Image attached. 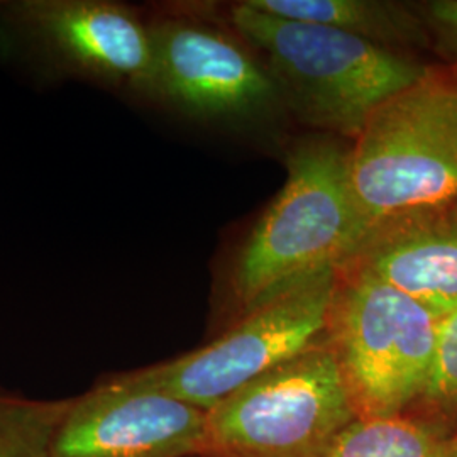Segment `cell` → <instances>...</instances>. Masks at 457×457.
I'll use <instances>...</instances> for the list:
<instances>
[{"label":"cell","mask_w":457,"mask_h":457,"mask_svg":"<svg viewBox=\"0 0 457 457\" xmlns=\"http://www.w3.org/2000/svg\"><path fill=\"white\" fill-rule=\"evenodd\" d=\"M354 141L349 175L364 237L457 209V63L428 66Z\"/></svg>","instance_id":"1"},{"label":"cell","mask_w":457,"mask_h":457,"mask_svg":"<svg viewBox=\"0 0 457 457\" xmlns=\"http://www.w3.org/2000/svg\"><path fill=\"white\" fill-rule=\"evenodd\" d=\"M228 24L266 58L281 102L312 128L356 139L376 109L430 65L322 24L266 14L245 2Z\"/></svg>","instance_id":"2"},{"label":"cell","mask_w":457,"mask_h":457,"mask_svg":"<svg viewBox=\"0 0 457 457\" xmlns=\"http://www.w3.org/2000/svg\"><path fill=\"white\" fill-rule=\"evenodd\" d=\"M287 171L232 268V292L247 309L295 278L339 266L364 239L345 147L324 136L303 139Z\"/></svg>","instance_id":"3"},{"label":"cell","mask_w":457,"mask_h":457,"mask_svg":"<svg viewBox=\"0 0 457 457\" xmlns=\"http://www.w3.org/2000/svg\"><path fill=\"white\" fill-rule=\"evenodd\" d=\"M439 319L407 295L337 266L327 344L358 417L400 415L424 396Z\"/></svg>","instance_id":"4"},{"label":"cell","mask_w":457,"mask_h":457,"mask_svg":"<svg viewBox=\"0 0 457 457\" xmlns=\"http://www.w3.org/2000/svg\"><path fill=\"white\" fill-rule=\"evenodd\" d=\"M336 281L337 266L295 278L251 305L245 319L212 343L115 378L209 411L326 334Z\"/></svg>","instance_id":"5"},{"label":"cell","mask_w":457,"mask_h":457,"mask_svg":"<svg viewBox=\"0 0 457 457\" xmlns=\"http://www.w3.org/2000/svg\"><path fill=\"white\" fill-rule=\"evenodd\" d=\"M354 419L332 349L315 343L209 410L198 457H320Z\"/></svg>","instance_id":"6"},{"label":"cell","mask_w":457,"mask_h":457,"mask_svg":"<svg viewBox=\"0 0 457 457\" xmlns=\"http://www.w3.org/2000/svg\"><path fill=\"white\" fill-rule=\"evenodd\" d=\"M0 48L53 79L145 96L149 21L112 0H0Z\"/></svg>","instance_id":"7"},{"label":"cell","mask_w":457,"mask_h":457,"mask_svg":"<svg viewBox=\"0 0 457 457\" xmlns=\"http://www.w3.org/2000/svg\"><path fill=\"white\" fill-rule=\"evenodd\" d=\"M153 66L143 97L200 122L271 111L281 97L266 66L213 24L207 5H177L149 19Z\"/></svg>","instance_id":"8"},{"label":"cell","mask_w":457,"mask_h":457,"mask_svg":"<svg viewBox=\"0 0 457 457\" xmlns=\"http://www.w3.org/2000/svg\"><path fill=\"white\" fill-rule=\"evenodd\" d=\"M207 411L109 376L71 398L45 457H195Z\"/></svg>","instance_id":"9"},{"label":"cell","mask_w":457,"mask_h":457,"mask_svg":"<svg viewBox=\"0 0 457 457\" xmlns=\"http://www.w3.org/2000/svg\"><path fill=\"white\" fill-rule=\"evenodd\" d=\"M339 266L390 285L441 320L457 309V209L376 228Z\"/></svg>","instance_id":"10"},{"label":"cell","mask_w":457,"mask_h":457,"mask_svg":"<svg viewBox=\"0 0 457 457\" xmlns=\"http://www.w3.org/2000/svg\"><path fill=\"white\" fill-rule=\"evenodd\" d=\"M253 9L294 21L322 24L385 48L425 45L424 19L407 5L385 0H245Z\"/></svg>","instance_id":"11"},{"label":"cell","mask_w":457,"mask_h":457,"mask_svg":"<svg viewBox=\"0 0 457 457\" xmlns=\"http://www.w3.org/2000/svg\"><path fill=\"white\" fill-rule=\"evenodd\" d=\"M320 457H457V432L403 413L358 417Z\"/></svg>","instance_id":"12"},{"label":"cell","mask_w":457,"mask_h":457,"mask_svg":"<svg viewBox=\"0 0 457 457\" xmlns=\"http://www.w3.org/2000/svg\"><path fill=\"white\" fill-rule=\"evenodd\" d=\"M70 400H33L0 390V457H45Z\"/></svg>","instance_id":"13"},{"label":"cell","mask_w":457,"mask_h":457,"mask_svg":"<svg viewBox=\"0 0 457 457\" xmlns=\"http://www.w3.org/2000/svg\"><path fill=\"white\" fill-rule=\"evenodd\" d=\"M420 402L457 422V309L439 320L434 364Z\"/></svg>","instance_id":"14"},{"label":"cell","mask_w":457,"mask_h":457,"mask_svg":"<svg viewBox=\"0 0 457 457\" xmlns=\"http://www.w3.org/2000/svg\"><path fill=\"white\" fill-rule=\"evenodd\" d=\"M425 24L442 53L457 63V0H437L425 7Z\"/></svg>","instance_id":"15"}]
</instances>
